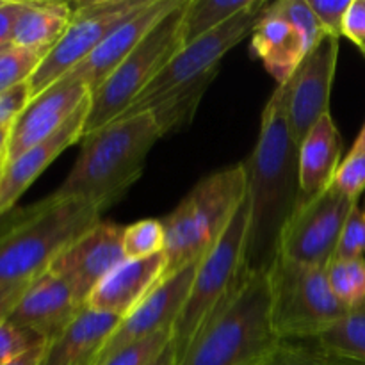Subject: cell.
Here are the masks:
<instances>
[{
    "label": "cell",
    "instance_id": "obj_1",
    "mask_svg": "<svg viewBox=\"0 0 365 365\" xmlns=\"http://www.w3.org/2000/svg\"><path fill=\"white\" fill-rule=\"evenodd\" d=\"M298 150L289 125L285 82L267 100L255 148L242 160L250 203L245 271L250 273H267L273 266L282 232L302 198Z\"/></svg>",
    "mask_w": 365,
    "mask_h": 365
},
{
    "label": "cell",
    "instance_id": "obj_2",
    "mask_svg": "<svg viewBox=\"0 0 365 365\" xmlns=\"http://www.w3.org/2000/svg\"><path fill=\"white\" fill-rule=\"evenodd\" d=\"M160 138L148 110L118 118L82 139L81 153L52 196L82 200L106 210L139 180L146 157Z\"/></svg>",
    "mask_w": 365,
    "mask_h": 365
},
{
    "label": "cell",
    "instance_id": "obj_3",
    "mask_svg": "<svg viewBox=\"0 0 365 365\" xmlns=\"http://www.w3.org/2000/svg\"><path fill=\"white\" fill-rule=\"evenodd\" d=\"M280 344L271 327L267 274L245 271L177 365H267Z\"/></svg>",
    "mask_w": 365,
    "mask_h": 365
},
{
    "label": "cell",
    "instance_id": "obj_4",
    "mask_svg": "<svg viewBox=\"0 0 365 365\" xmlns=\"http://www.w3.org/2000/svg\"><path fill=\"white\" fill-rule=\"evenodd\" d=\"M102 212L89 202L52 195L21 210L0 230V287L45 273L64 248L102 221Z\"/></svg>",
    "mask_w": 365,
    "mask_h": 365
},
{
    "label": "cell",
    "instance_id": "obj_5",
    "mask_svg": "<svg viewBox=\"0 0 365 365\" xmlns=\"http://www.w3.org/2000/svg\"><path fill=\"white\" fill-rule=\"evenodd\" d=\"M246 189L245 163L232 164L202 178L160 220L166 230V266L160 282L200 262L216 246L245 200Z\"/></svg>",
    "mask_w": 365,
    "mask_h": 365
},
{
    "label": "cell",
    "instance_id": "obj_6",
    "mask_svg": "<svg viewBox=\"0 0 365 365\" xmlns=\"http://www.w3.org/2000/svg\"><path fill=\"white\" fill-rule=\"evenodd\" d=\"M266 274L271 327L282 342L314 341L351 312L335 298L323 267L278 255Z\"/></svg>",
    "mask_w": 365,
    "mask_h": 365
},
{
    "label": "cell",
    "instance_id": "obj_7",
    "mask_svg": "<svg viewBox=\"0 0 365 365\" xmlns=\"http://www.w3.org/2000/svg\"><path fill=\"white\" fill-rule=\"evenodd\" d=\"M250 203L248 196L241 202L223 235L196 267L187 302L173 328V346L177 360L191 346L196 335L203 330L230 296L245 273V248L248 237Z\"/></svg>",
    "mask_w": 365,
    "mask_h": 365
},
{
    "label": "cell",
    "instance_id": "obj_8",
    "mask_svg": "<svg viewBox=\"0 0 365 365\" xmlns=\"http://www.w3.org/2000/svg\"><path fill=\"white\" fill-rule=\"evenodd\" d=\"M185 2V0H184ZM184 2L163 18L127 59L91 93L89 114L82 139L121 118L146 86L184 46L182 9Z\"/></svg>",
    "mask_w": 365,
    "mask_h": 365
},
{
    "label": "cell",
    "instance_id": "obj_9",
    "mask_svg": "<svg viewBox=\"0 0 365 365\" xmlns=\"http://www.w3.org/2000/svg\"><path fill=\"white\" fill-rule=\"evenodd\" d=\"M267 6L269 2L266 0H253L248 9L235 14L227 24L182 46L180 52L157 73V77L138 96V100L125 110L123 116H134V114L143 113L155 100L168 95L173 89L191 84L207 75H217L221 59L237 43L252 36L257 24L266 13Z\"/></svg>",
    "mask_w": 365,
    "mask_h": 365
},
{
    "label": "cell",
    "instance_id": "obj_10",
    "mask_svg": "<svg viewBox=\"0 0 365 365\" xmlns=\"http://www.w3.org/2000/svg\"><path fill=\"white\" fill-rule=\"evenodd\" d=\"M146 2L148 0H93L73 4V16L66 32L29 78L31 98L84 63L110 32Z\"/></svg>",
    "mask_w": 365,
    "mask_h": 365
},
{
    "label": "cell",
    "instance_id": "obj_11",
    "mask_svg": "<svg viewBox=\"0 0 365 365\" xmlns=\"http://www.w3.org/2000/svg\"><path fill=\"white\" fill-rule=\"evenodd\" d=\"M356 205L359 202L342 195L334 184L317 196H302L282 232L278 255L302 266L327 269Z\"/></svg>",
    "mask_w": 365,
    "mask_h": 365
},
{
    "label": "cell",
    "instance_id": "obj_12",
    "mask_svg": "<svg viewBox=\"0 0 365 365\" xmlns=\"http://www.w3.org/2000/svg\"><path fill=\"white\" fill-rule=\"evenodd\" d=\"M341 38L324 36L309 50L287 81V113L296 143H302L314 125L330 113V95L337 70Z\"/></svg>",
    "mask_w": 365,
    "mask_h": 365
},
{
    "label": "cell",
    "instance_id": "obj_13",
    "mask_svg": "<svg viewBox=\"0 0 365 365\" xmlns=\"http://www.w3.org/2000/svg\"><path fill=\"white\" fill-rule=\"evenodd\" d=\"M125 260L123 227L113 221H98L64 248L48 271L63 278L86 303L96 285Z\"/></svg>",
    "mask_w": 365,
    "mask_h": 365
},
{
    "label": "cell",
    "instance_id": "obj_14",
    "mask_svg": "<svg viewBox=\"0 0 365 365\" xmlns=\"http://www.w3.org/2000/svg\"><path fill=\"white\" fill-rule=\"evenodd\" d=\"M89 98L88 86L71 73L31 98L11 127L7 163L56 134Z\"/></svg>",
    "mask_w": 365,
    "mask_h": 365
},
{
    "label": "cell",
    "instance_id": "obj_15",
    "mask_svg": "<svg viewBox=\"0 0 365 365\" xmlns=\"http://www.w3.org/2000/svg\"><path fill=\"white\" fill-rule=\"evenodd\" d=\"M196 267H198V262L184 267L168 280L160 282L125 319H121L102 351L96 356L95 365H102L118 349L125 348L139 339H145L157 331H173L182 309L187 302Z\"/></svg>",
    "mask_w": 365,
    "mask_h": 365
},
{
    "label": "cell",
    "instance_id": "obj_16",
    "mask_svg": "<svg viewBox=\"0 0 365 365\" xmlns=\"http://www.w3.org/2000/svg\"><path fill=\"white\" fill-rule=\"evenodd\" d=\"M84 309L86 303L77 298L73 289L46 269L31 280L7 321L50 342Z\"/></svg>",
    "mask_w": 365,
    "mask_h": 365
},
{
    "label": "cell",
    "instance_id": "obj_17",
    "mask_svg": "<svg viewBox=\"0 0 365 365\" xmlns=\"http://www.w3.org/2000/svg\"><path fill=\"white\" fill-rule=\"evenodd\" d=\"M182 2L184 0H148L138 13L110 32L102 45L70 73L84 82L93 93L127 59L128 53L148 36V32Z\"/></svg>",
    "mask_w": 365,
    "mask_h": 365
},
{
    "label": "cell",
    "instance_id": "obj_18",
    "mask_svg": "<svg viewBox=\"0 0 365 365\" xmlns=\"http://www.w3.org/2000/svg\"><path fill=\"white\" fill-rule=\"evenodd\" d=\"M91 100V98H89ZM89 100L56 132L39 145L32 146L20 157L6 163L0 182V216L9 212L32 182L68 148L82 141L86 120L89 114Z\"/></svg>",
    "mask_w": 365,
    "mask_h": 365
},
{
    "label": "cell",
    "instance_id": "obj_19",
    "mask_svg": "<svg viewBox=\"0 0 365 365\" xmlns=\"http://www.w3.org/2000/svg\"><path fill=\"white\" fill-rule=\"evenodd\" d=\"M164 266V253L148 259L125 260L96 285L86 307L125 319L160 284Z\"/></svg>",
    "mask_w": 365,
    "mask_h": 365
},
{
    "label": "cell",
    "instance_id": "obj_20",
    "mask_svg": "<svg viewBox=\"0 0 365 365\" xmlns=\"http://www.w3.org/2000/svg\"><path fill=\"white\" fill-rule=\"evenodd\" d=\"M120 321V317L86 307L53 341L46 342L39 365H95Z\"/></svg>",
    "mask_w": 365,
    "mask_h": 365
},
{
    "label": "cell",
    "instance_id": "obj_21",
    "mask_svg": "<svg viewBox=\"0 0 365 365\" xmlns=\"http://www.w3.org/2000/svg\"><path fill=\"white\" fill-rule=\"evenodd\" d=\"M310 46L305 34L284 18L266 13L250 39V52L264 64L278 86L285 84L298 70Z\"/></svg>",
    "mask_w": 365,
    "mask_h": 365
},
{
    "label": "cell",
    "instance_id": "obj_22",
    "mask_svg": "<svg viewBox=\"0 0 365 365\" xmlns=\"http://www.w3.org/2000/svg\"><path fill=\"white\" fill-rule=\"evenodd\" d=\"M341 132L328 113L299 143L298 164L302 196H317L334 184L335 173L341 166Z\"/></svg>",
    "mask_w": 365,
    "mask_h": 365
},
{
    "label": "cell",
    "instance_id": "obj_23",
    "mask_svg": "<svg viewBox=\"0 0 365 365\" xmlns=\"http://www.w3.org/2000/svg\"><path fill=\"white\" fill-rule=\"evenodd\" d=\"M71 16H73V4L70 2L27 0V6L14 25L11 45L46 56L64 36Z\"/></svg>",
    "mask_w": 365,
    "mask_h": 365
},
{
    "label": "cell",
    "instance_id": "obj_24",
    "mask_svg": "<svg viewBox=\"0 0 365 365\" xmlns=\"http://www.w3.org/2000/svg\"><path fill=\"white\" fill-rule=\"evenodd\" d=\"M307 342L327 365H365V305Z\"/></svg>",
    "mask_w": 365,
    "mask_h": 365
},
{
    "label": "cell",
    "instance_id": "obj_25",
    "mask_svg": "<svg viewBox=\"0 0 365 365\" xmlns=\"http://www.w3.org/2000/svg\"><path fill=\"white\" fill-rule=\"evenodd\" d=\"M216 75H207V77L198 78V81L185 84L182 88L173 89L168 95L160 96L159 100L148 107V113L155 120L157 127L160 128V134L166 135L168 132L180 130L187 127L195 118L196 109L200 106L203 93L210 86ZM145 113V110H143Z\"/></svg>",
    "mask_w": 365,
    "mask_h": 365
},
{
    "label": "cell",
    "instance_id": "obj_26",
    "mask_svg": "<svg viewBox=\"0 0 365 365\" xmlns=\"http://www.w3.org/2000/svg\"><path fill=\"white\" fill-rule=\"evenodd\" d=\"M252 4L253 0H185L182 9L184 45L221 27Z\"/></svg>",
    "mask_w": 365,
    "mask_h": 365
},
{
    "label": "cell",
    "instance_id": "obj_27",
    "mask_svg": "<svg viewBox=\"0 0 365 365\" xmlns=\"http://www.w3.org/2000/svg\"><path fill=\"white\" fill-rule=\"evenodd\" d=\"M328 284L335 298L349 310L365 305V257L334 259L327 267Z\"/></svg>",
    "mask_w": 365,
    "mask_h": 365
},
{
    "label": "cell",
    "instance_id": "obj_28",
    "mask_svg": "<svg viewBox=\"0 0 365 365\" xmlns=\"http://www.w3.org/2000/svg\"><path fill=\"white\" fill-rule=\"evenodd\" d=\"M166 230L160 220H141L123 227V252L127 260L148 259L164 253Z\"/></svg>",
    "mask_w": 365,
    "mask_h": 365
},
{
    "label": "cell",
    "instance_id": "obj_29",
    "mask_svg": "<svg viewBox=\"0 0 365 365\" xmlns=\"http://www.w3.org/2000/svg\"><path fill=\"white\" fill-rule=\"evenodd\" d=\"M43 57L45 53L41 52L18 48L13 45L7 46L0 53V95L11 91L16 86L27 84Z\"/></svg>",
    "mask_w": 365,
    "mask_h": 365
},
{
    "label": "cell",
    "instance_id": "obj_30",
    "mask_svg": "<svg viewBox=\"0 0 365 365\" xmlns=\"http://www.w3.org/2000/svg\"><path fill=\"white\" fill-rule=\"evenodd\" d=\"M173 342V331L164 330L148 335L118 349L102 365H153Z\"/></svg>",
    "mask_w": 365,
    "mask_h": 365
},
{
    "label": "cell",
    "instance_id": "obj_31",
    "mask_svg": "<svg viewBox=\"0 0 365 365\" xmlns=\"http://www.w3.org/2000/svg\"><path fill=\"white\" fill-rule=\"evenodd\" d=\"M267 13L284 18L305 34L310 50L324 38V32L310 7L309 0H278L267 6Z\"/></svg>",
    "mask_w": 365,
    "mask_h": 365
},
{
    "label": "cell",
    "instance_id": "obj_32",
    "mask_svg": "<svg viewBox=\"0 0 365 365\" xmlns=\"http://www.w3.org/2000/svg\"><path fill=\"white\" fill-rule=\"evenodd\" d=\"M334 187H337L348 198L359 202L360 195L365 191V148L351 146L348 155L341 160L334 178Z\"/></svg>",
    "mask_w": 365,
    "mask_h": 365
},
{
    "label": "cell",
    "instance_id": "obj_33",
    "mask_svg": "<svg viewBox=\"0 0 365 365\" xmlns=\"http://www.w3.org/2000/svg\"><path fill=\"white\" fill-rule=\"evenodd\" d=\"M41 344H46V341L38 334L6 321L0 324V365L13 362L14 359Z\"/></svg>",
    "mask_w": 365,
    "mask_h": 365
},
{
    "label": "cell",
    "instance_id": "obj_34",
    "mask_svg": "<svg viewBox=\"0 0 365 365\" xmlns=\"http://www.w3.org/2000/svg\"><path fill=\"white\" fill-rule=\"evenodd\" d=\"M365 253V209L356 205L342 230L335 259H359Z\"/></svg>",
    "mask_w": 365,
    "mask_h": 365
},
{
    "label": "cell",
    "instance_id": "obj_35",
    "mask_svg": "<svg viewBox=\"0 0 365 365\" xmlns=\"http://www.w3.org/2000/svg\"><path fill=\"white\" fill-rule=\"evenodd\" d=\"M351 2L353 0H335V2H328V0H309L310 7H312L323 32L327 36H334V38H341L342 36L346 14H348Z\"/></svg>",
    "mask_w": 365,
    "mask_h": 365
},
{
    "label": "cell",
    "instance_id": "obj_36",
    "mask_svg": "<svg viewBox=\"0 0 365 365\" xmlns=\"http://www.w3.org/2000/svg\"><path fill=\"white\" fill-rule=\"evenodd\" d=\"M267 365H327L310 342H282Z\"/></svg>",
    "mask_w": 365,
    "mask_h": 365
},
{
    "label": "cell",
    "instance_id": "obj_37",
    "mask_svg": "<svg viewBox=\"0 0 365 365\" xmlns=\"http://www.w3.org/2000/svg\"><path fill=\"white\" fill-rule=\"evenodd\" d=\"M29 102H31V93L27 84L16 86L11 91L0 95V128L11 127Z\"/></svg>",
    "mask_w": 365,
    "mask_h": 365
},
{
    "label": "cell",
    "instance_id": "obj_38",
    "mask_svg": "<svg viewBox=\"0 0 365 365\" xmlns=\"http://www.w3.org/2000/svg\"><path fill=\"white\" fill-rule=\"evenodd\" d=\"M25 6H27V0H6L0 6V48L11 45L14 25Z\"/></svg>",
    "mask_w": 365,
    "mask_h": 365
},
{
    "label": "cell",
    "instance_id": "obj_39",
    "mask_svg": "<svg viewBox=\"0 0 365 365\" xmlns=\"http://www.w3.org/2000/svg\"><path fill=\"white\" fill-rule=\"evenodd\" d=\"M342 36L356 45L365 38V0H353L344 20Z\"/></svg>",
    "mask_w": 365,
    "mask_h": 365
},
{
    "label": "cell",
    "instance_id": "obj_40",
    "mask_svg": "<svg viewBox=\"0 0 365 365\" xmlns=\"http://www.w3.org/2000/svg\"><path fill=\"white\" fill-rule=\"evenodd\" d=\"M31 282H25V284H16V285H7V287H0V324L6 323L9 319L11 312L14 310V307L20 302L21 294L27 289V285Z\"/></svg>",
    "mask_w": 365,
    "mask_h": 365
},
{
    "label": "cell",
    "instance_id": "obj_41",
    "mask_svg": "<svg viewBox=\"0 0 365 365\" xmlns=\"http://www.w3.org/2000/svg\"><path fill=\"white\" fill-rule=\"evenodd\" d=\"M45 349H46V344L38 346V348H32L31 351L24 353V355L18 356V359H14L13 362L6 365H39L43 360V355H45Z\"/></svg>",
    "mask_w": 365,
    "mask_h": 365
},
{
    "label": "cell",
    "instance_id": "obj_42",
    "mask_svg": "<svg viewBox=\"0 0 365 365\" xmlns=\"http://www.w3.org/2000/svg\"><path fill=\"white\" fill-rule=\"evenodd\" d=\"M13 127V125H11ZM11 127L0 128V164L7 163V145H9Z\"/></svg>",
    "mask_w": 365,
    "mask_h": 365
},
{
    "label": "cell",
    "instance_id": "obj_43",
    "mask_svg": "<svg viewBox=\"0 0 365 365\" xmlns=\"http://www.w3.org/2000/svg\"><path fill=\"white\" fill-rule=\"evenodd\" d=\"M178 360H177V349H175L173 342L170 344V348L166 349V351L163 353V355L159 356V360H157L153 365H177Z\"/></svg>",
    "mask_w": 365,
    "mask_h": 365
},
{
    "label": "cell",
    "instance_id": "obj_44",
    "mask_svg": "<svg viewBox=\"0 0 365 365\" xmlns=\"http://www.w3.org/2000/svg\"><path fill=\"white\" fill-rule=\"evenodd\" d=\"M353 145H355V146H364V148H365V123H364L362 130H360L359 135H356V139H355V143H353Z\"/></svg>",
    "mask_w": 365,
    "mask_h": 365
},
{
    "label": "cell",
    "instance_id": "obj_45",
    "mask_svg": "<svg viewBox=\"0 0 365 365\" xmlns=\"http://www.w3.org/2000/svg\"><path fill=\"white\" fill-rule=\"evenodd\" d=\"M356 46H359V48H360V52H362L364 56H365V38L362 39V41H359V43H356Z\"/></svg>",
    "mask_w": 365,
    "mask_h": 365
},
{
    "label": "cell",
    "instance_id": "obj_46",
    "mask_svg": "<svg viewBox=\"0 0 365 365\" xmlns=\"http://www.w3.org/2000/svg\"><path fill=\"white\" fill-rule=\"evenodd\" d=\"M4 168H6V163L0 164V182H2V175H4Z\"/></svg>",
    "mask_w": 365,
    "mask_h": 365
},
{
    "label": "cell",
    "instance_id": "obj_47",
    "mask_svg": "<svg viewBox=\"0 0 365 365\" xmlns=\"http://www.w3.org/2000/svg\"><path fill=\"white\" fill-rule=\"evenodd\" d=\"M9 46H11V45H9ZM6 48H7V46H4V48H0V53H2V52H4V50H6Z\"/></svg>",
    "mask_w": 365,
    "mask_h": 365
},
{
    "label": "cell",
    "instance_id": "obj_48",
    "mask_svg": "<svg viewBox=\"0 0 365 365\" xmlns=\"http://www.w3.org/2000/svg\"><path fill=\"white\" fill-rule=\"evenodd\" d=\"M4 2H6V0H0V6H2V4H4Z\"/></svg>",
    "mask_w": 365,
    "mask_h": 365
}]
</instances>
